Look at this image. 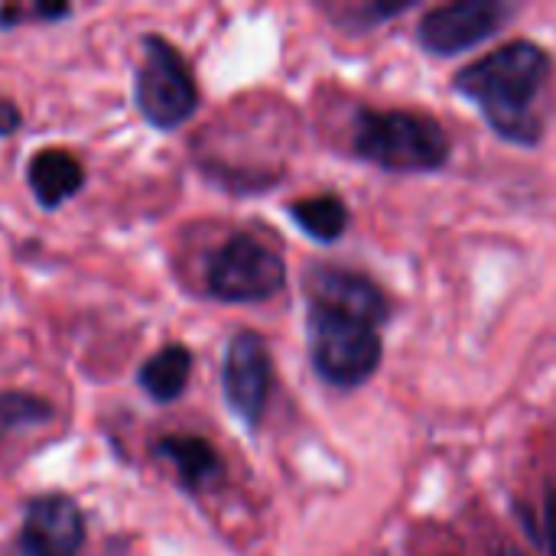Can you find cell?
Returning <instances> with one entry per match:
<instances>
[{
    "instance_id": "cell-1",
    "label": "cell",
    "mask_w": 556,
    "mask_h": 556,
    "mask_svg": "<svg viewBox=\"0 0 556 556\" xmlns=\"http://www.w3.org/2000/svg\"><path fill=\"white\" fill-rule=\"evenodd\" d=\"M554 72L544 46L531 39H511L495 52L469 62L456 72V91L466 94L498 137L531 147L544 134L538 101Z\"/></svg>"
},
{
    "instance_id": "cell-2",
    "label": "cell",
    "mask_w": 556,
    "mask_h": 556,
    "mask_svg": "<svg viewBox=\"0 0 556 556\" xmlns=\"http://www.w3.org/2000/svg\"><path fill=\"white\" fill-rule=\"evenodd\" d=\"M352 147L391 173H433L450 160L446 130L417 111H362Z\"/></svg>"
},
{
    "instance_id": "cell-3",
    "label": "cell",
    "mask_w": 556,
    "mask_h": 556,
    "mask_svg": "<svg viewBox=\"0 0 556 556\" xmlns=\"http://www.w3.org/2000/svg\"><path fill=\"white\" fill-rule=\"evenodd\" d=\"M378 326L309 306V355L323 381L352 391L365 384L381 365Z\"/></svg>"
},
{
    "instance_id": "cell-4",
    "label": "cell",
    "mask_w": 556,
    "mask_h": 556,
    "mask_svg": "<svg viewBox=\"0 0 556 556\" xmlns=\"http://www.w3.org/2000/svg\"><path fill=\"white\" fill-rule=\"evenodd\" d=\"M137 108L156 130H173L186 124L199 108V88L186 59L163 39L143 36V62L134 85Z\"/></svg>"
},
{
    "instance_id": "cell-5",
    "label": "cell",
    "mask_w": 556,
    "mask_h": 556,
    "mask_svg": "<svg viewBox=\"0 0 556 556\" xmlns=\"http://www.w3.org/2000/svg\"><path fill=\"white\" fill-rule=\"evenodd\" d=\"M208 293L222 303H264L277 296L287 283V267L280 254L251 235L228 238L205 267Z\"/></svg>"
},
{
    "instance_id": "cell-6",
    "label": "cell",
    "mask_w": 556,
    "mask_h": 556,
    "mask_svg": "<svg viewBox=\"0 0 556 556\" xmlns=\"http://www.w3.org/2000/svg\"><path fill=\"white\" fill-rule=\"evenodd\" d=\"M511 7L498 0H456L430 7L417 26V39L430 55H459L502 29Z\"/></svg>"
},
{
    "instance_id": "cell-7",
    "label": "cell",
    "mask_w": 556,
    "mask_h": 556,
    "mask_svg": "<svg viewBox=\"0 0 556 556\" xmlns=\"http://www.w3.org/2000/svg\"><path fill=\"white\" fill-rule=\"evenodd\" d=\"M270 352L257 332H238L225 349L222 365V391L225 404L244 427H257L264 420L270 401Z\"/></svg>"
},
{
    "instance_id": "cell-8",
    "label": "cell",
    "mask_w": 556,
    "mask_h": 556,
    "mask_svg": "<svg viewBox=\"0 0 556 556\" xmlns=\"http://www.w3.org/2000/svg\"><path fill=\"white\" fill-rule=\"evenodd\" d=\"M85 544L81 508L65 495H39L26 505L16 554L23 556H78Z\"/></svg>"
},
{
    "instance_id": "cell-9",
    "label": "cell",
    "mask_w": 556,
    "mask_h": 556,
    "mask_svg": "<svg viewBox=\"0 0 556 556\" xmlns=\"http://www.w3.org/2000/svg\"><path fill=\"white\" fill-rule=\"evenodd\" d=\"M309 306L329 309L349 319H362L368 326H381L388 319V296L362 274L336 270V267H316L306 277Z\"/></svg>"
},
{
    "instance_id": "cell-10",
    "label": "cell",
    "mask_w": 556,
    "mask_h": 556,
    "mask_svg": "<svg viewBox=\"0 0 556 556\" xmlns=\"http://www.w3.org/2000/svg\"><path fill=\"white\" fill-rule=\"evenodd\" d=\"M26 182H29L36 202L52 212L81 189L85 169H81L78 156H72L68 150H39L26 166Z\"/></svg>"
},
{
    "instance_id": "cell-11",
    "label": "cell",
    "mask_w": 556,
    "mask_h": 556,
    "mask_svg": "<svg viewBox=\"0 0 556 556\" xmlns=\"http://www.w3.org/2000/svg\"><path fill=\"white\" fill-rule=\"evenodd\" d=\"M153 453L160 459H166L179 482L189 492H202L208 485H215L222 479V456L215 453V446L208 440L199 437H166L153 446Z\"/></svg>"
},
{
    "instance_id": "cell-12",
    "label": "cell",
    "mask_w": 556,
    "mask_h": 556,
    "mask_svg": "<svg viewBox=\"0 0 556 556\" xmlns=\"http://www.w3.org/2000/svg\"><path fill=\"white\" fill-rule=\"evenodd\" d=\"M189 375H192V352L186 345H166L140 368V388L156 404H169L186 391Z\"/></svg>"
},
{
    "instance_id": "cell-13",
    "label": "cell",
    "mask_w": 556,
    "mask_h": 556,
    "mask_svg": "<svg viewBox=\"0 0 556 556\" xmlns=\"http://www.w3.org/2000/svg\"><path fill=\"white\" fill-rule=\"evenodd\" d=\"M290 218L313 238V241H339L349 228V208L339 195H309L290 205Z\"/></svg>"
},
{
    "instance_id": "cell-14",
    "label": "cell",
    "mask_w": 556,
    "mask_h": 556,
    "mask_svg": "<svg viewBox=\"0 0 556 556\" xmlns=\"http://www.w3.org/2000/svg\"><path fill=\"white\" fill-rule=\"evenodd\" d=\"M52 420V404L36 397V394H23V391H0V440L20 433V430H33Z\"/></svg>"
},
{
    "instance_id": "cell-15",
    "label": "cell",
    "mask_w": 556,
    "mask_h": 556,
    "mask_svg": "<svg viewBox=\"0 0 556 556\" xmlns=\"http://www.w3.org/2000/svg\"><path fill=\"white\" fill-rule=\"evenodd\" d=\"M26 16H39V20H59V16H68V7H65V3H39V7H33V10H23V7H7V10H0V26L7 29V26L20 23V20H26Z\"/></svg>"
},
{
    "instance_id": "cell-16",
    "label": "cell",
    "mask_w": 556,
    "mask_h": 556,
    "mask_svg": "<svg viewBox=\"0 0 556 556\" xmlns=\"http://www.w3.org/2000/svg\"><path fill=\"white\" fill-rule=\"evenodd\" d=\"M16 127H20V111L7 98H0V137H10Z\"/></svg>"
},
{
    "instance_id": "cell-17",
    "label": "cell",
    "mask_w": 556,
    "mask_h": 556,
    "mask_svg": "<svg viewBox=\"0 0 556 556\" xmlns=\"http://www.w3.org/2000/svg\"><path fill=\"white\" fill-rule=\"evenodd\" d=\"M547 544H551V556H556V498L547 502Z\"/></svg>"
},
{
    "instance_id": "cell-18",
    "label": "cell",
    "mask_w": 556,
    "mask_h": 556,
    "mask_svg": "<svg viewBox=\"0 0 556 556\" xmlns=\"http://www.w3.org/2000/svg\"><path fill=\"white\" fill-rule=\"evenodd\" d=\"M498 556H525V554H521V551H515V547H508V551H502Z\"/></svg>"
},
{
    "instance_id": "cell-19",
    "label": "cell",
    "mask_w": 556,
    "mask_h": 556,
    "mask_svg": "<svg viewBox=\"0 0 556 556\" xmlns=\"http://www.w3.org/2000/svg\"><path fill=\"white\" fill-rule=\"evenodd\" d=\"M16 556H23V554H16Z\"/></svg>"
}]
</instances>
